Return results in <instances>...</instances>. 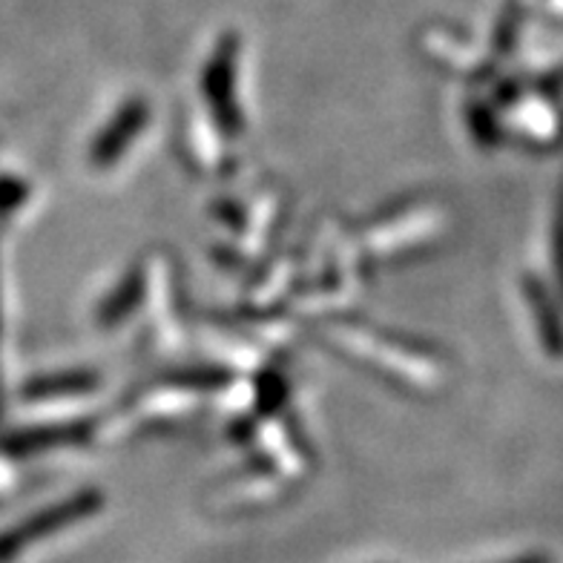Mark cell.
<instances>
[{"label": "cell", "mask_w": 563, "mask_h": 563, "mask_svg": "<svg viewBox=\"0 0 563 563\" xmlns=\"http://www.w3.org/2000/svg\"><path fill=\"white\" fill-rule=\"evenodd\" d=\"M23 196H26V190H23L21 181H12V178H3V181H0V210H3V213L15 208V205H21Z\"/></svg>", "instance_id": "obj_7"}, {"label": "cell", "mask_w": 563, "mask_h": 563, "mask_svg": "<svg viewBox=\"0 0 563 563\" xmlns=\"http://www.w3.org/2000/svg\"><path fill=\"white\" fill-rule=\"evenodd\" d=\"M98 386L96 374L75 371V374H55V377L32 379L23 394H30V400H53V397H69V394H87Z\"/></svg>", "instance_id": "obj_4"}, {"label": "cell", "mask_w": 563, "mask_h": 563, "mask_svg": "<svg viewBox=\"0 0 563 563\" xmlns=\"http://www.w3.org/2000/svg\"><path fill=\"white\" fill-rule=\"evenodd\" d=\"M101 504H104V497L98 495V492H81V495L67 497V500L49 506L41 515H32L30 520H23L15 529H9L7 534H0V563L12 561L23 547L41 541V538H49L58 529H67L78 523V520L92 518L101 509Z\"/></svg>", "instance_id": "obj_1"}, {"label": "cell", "mask_w": 563, "mask_h": 563, "mask_svg": "<svg viewBox=\"0 0 563 563\" xmlns=\"http://www.w3.org/2000/svg\"><path fill=\"white\" fill-rule=\"evenodd\" d=\"M147 119L150 110L144 101H126V104L112 115L110 124L101 130L96 144H92V153H89L92 164H98V167H110L115 158L124 156L126 147H130V141L147 126Z\"/></svg>", "instance_id": "obj_3"}, {"label": "cell", "mask_w": 563, "mask_h": 563, "mask_svg": "<svg viewBox=\"0 0 563 563\" xmlns=\"http://www.w3.org/2000/svg\"><path fill=\"white\" fill-rule=\"evenodd\" d=\"M515 563H549V561H547V558L534 555V558H523V561H515Z\"/></svg>", "instance_id": "obj_8"}, {"label": "cell", "mask_w": 563, "mask_h": 563, "mask_svg": "<svg viewBox=\"0 0 563 563\" xmlns=\"http://www.w3.org/2000/svg\"><path fill=\"white\" fill-rule=\"evenodd\" d=\"M236 64H239V37L224 35L210 55L201 89L208 98L213 119L219 130L236 135L242 130V112L236 104Z\"/></svg>", "instance_id": "obj_2"}, {"label": "cell", "mask_w": 563, "mask_h": 563, "mask_svg": "<svg viewBox=\"0 0 563 563\" xmlns=\"http://www.w3.org/2000/svg\"><path fill=\"white\" fill-rule=\"evenodd\" d=\"M81 434L73 426H58V429H32V431H21L15 438L7 440V449L15 454H30V452H41V449H53V445L69 443Z\"/></svg>", "instance_id": "obj_5"}, {"label": "cell", "mask_w": 563, "mask_h": 563, "mask_svg": "<svg viewBox=\"0 0 563 563\" xmlns=\"http://www.w3.org/2000/svg\"><path fill=\"white\" fill-rule=\"evenodd\" d=\"M141 290H144V276H141V271H133V274L121 282L119 288L112 290L110 299L104 302V308H101V322H104V325H110V322H119V319H124L126 313L133 311L135 305H139Z\"/></svg>", "instance_id": "obj_6"}]
</instances>
